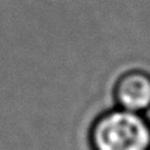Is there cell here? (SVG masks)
<instances>
[{"instance_id":"cell-1","label":"cell","mask_w":150,"mask_h":150,"mask_svg":"<svg viewBox=\"0 0 150 150\" xmlns=\"http://www.w3.org/2000/svg\"><path fill=\"white\" fill-rule=\"evenodd\" d=\"M90 141L93 150H150V124L144 113L117 107L96 120Z\"/></svg>"},{"instance_id":"cell-2","label":"cell","mask_w":150,"mask_h":150,"mask_svg":"<svg viewBox=\"0 0 150 150\" xmlns=\"http://www.w3.org/2000/svg\"><path fill=\"white\" fill-rule=\"evenodd\" d=\"M115 98L119 108L146 113L150 109V76L141 71L124 75L116 86Z\"/></svg>"}]
</instances>
